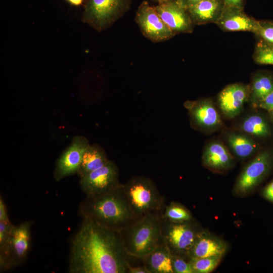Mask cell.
<instances>
[{
  "mask_svg": "<svg viewBox=\"0 0 273 273\" xmlns=\"http://www.w3.org/2000/svg\"><path fill=\"white\" fill-rule=\"evenodd\" d=\"M215 23L225 31H250L256 33L259 21L248 16L243 9L224 6Z\"/></svg>",
  "mask_w": 273,
  "mask_h": 273,
  "instance_id": "16",
  "label": "cell"
},
{
  "mask_svg": "<svg viewBox=\"0 0 273 273\" xmlns=\"http://www.w3.org/2000/svg\"><path fill=\"white\" fill-rule=\"evenodd\" d=\"M271 118L273 120V110L269 111Z\"/></svg>",
  "mask_w": 273,
  "mask_h": 273,
  "instance_id": "37",
  "label": "cell"
},
{
  "mask_svg": "<svg viewBox=\"0 0 273 273\" xmlns=\"http://www.w3.org/2000/svg\"><path fill=\"white\" fill-rule=\"evenodd\" d=\"M223 257L212 256L191 258L188 259L194 273H209L220 264Z\"/></svg>",
  "mask_w": 273,
  "mask_h": 273,
  "instance_id": "25",
  "label": "cell"
},
{
  "mask_svg": "<svg viewBox=\"0 0 273 273\" xmlns=\"http://www.w3.org/2000/svg\"><path fill=\"white\" fill-rule=\"evenodd\" d=\"M66 1L71 6L78 7L82 5L83 0H66Z\"/></svg>",
  "mask_w": 273,
  "mask_h": 273,
  "instance_id": "35",
  "label": "cell"
},
{
  "mask_svg": "<svg viewBox=\"0 0 273 273\" xmlns=\"http://www.w3.org/2000/svg\"><path fill=\"white\" fill-rule=\"evenodd\" d=\"M10 220L7 208L2 196L0 198V221Z\"/></svg>",
  "mask_w": 273,
  "mask_h": 273,
  "instance_id": "31",
  "label": "cell"
},
{
  "mask_svg": "<svg viewBox=\"0 0 273 273\" xmlns=\"http://www.w3.org/2000/svg\"><path fill=\"white\" fill-rule=\"evenodd\" d=\"M261 195L273 204V179L263 188Z\"/></svg>",
  "mask_w": 273,
  "mask_h": 273,
  "instance_id": "30",
  "label": "cell"
},
{
  "mask_svg": "<svg viewBox=\"0 0 273 273\" xmlns=\"http://www.w3.org/2000/svg\"><path fill=\"white\" fill-rule=\"evenodd\" d=\"M120 184L118 167L110 160L101 168L79 178L81 190L89 197L106 193Z\"/></svg>",
  "mask_w": 273,
  "mask_h": 273,
  "instance_id": "10",
  "label": "cell"
},
{
  "mask_svg": "<svg viewBox=\"0 0 273 273\" xmlns=\"http://www.w3.org/2000/svg\"><path fill=\"white\" fill-rule=\"evenodd\" d=\"M123 189L136 218L150 213L161 212L164 198L155 183L150 178L133 176L123 184Z\"/></svg>",
  "mask_w": 273,
  "mask_h": 273,
  "instance_id": "4",
  "label": "cell"
},
{
  "mask_svg": "<svg viewBox=\"0 0 273 273\" xmlns=\"http://www.w3.org/2000/svg\"><path fill=\"white\" fill-rule=\"evenodd\" d=\"M258 107L268 111L273 110V91L268 94L257 105Z\"/></svg>",
  "mask_w": 273,
  "mask_h": 273,
  "instance_id": "29",
  "label": "cell"
},
{
  "mask_svg": "<svg viewBox=\"0 0 273 273\" xmlns=\"http://www.w3.org/2000/svg\"><path fill=\"white\" fill-rule=\"evenodd\" d=\"M32 222L26 221L14 225L8 241L0 250L1 272L23 263L30 250Z\"/></svg>",
  "mask_w": 273,
  "mask_h": 273,
  "instance_id": "6",
  "label": "cell"
},
{
  "mask_svg": "<svg viewBox=\"0 0 273 273\" xmlns=\"http://www.w3.org/2000/svg\"><path fill=\"white\" fill-rule=\"evenodd\" d=\"M135 21L143 35L153 42L169 40L175 35L161 19L154 6L146 1L139 6Z\"/></svg>",
  "mask_w": 273,
  "mask_h": 273,
  "instance_id": "9",
  "label": "cell"
},
{
  "mask_svg": "<svg viewBox=\"0 0 273 273\" xmlns=\"http://www.w3.org/2000/svg\"><path fill=\"white\" fill-rule=\"evenodd\" d=\"M182 7L186 10L190 7L196 4L202 0H175Z\"/></svg>",
  "mask_w": 273,
  "mask_h": 273,
  "instance_id": "34",
  "label": "cell"
},
{
  "mask_svg": "<svg viewBox=\"0 0 273 273\" xmlns=\"http://www.w3.org/2000/svg\"><path fill=\"white\" fill-rule=\"evenodd\" d=\"M161 216L173 222H183L193 220L191 213L186 207L178 203L172 202L166 206Z\"/></svg>",
  "mask_w": 273,
  "mask_h": 273,
  "instance_id": "24",
  "label": "cell"
},
{
  "mask_svg": "<svg viewBox=\"0 0 273 273\" xmlns=\"http://www.w3.org/2000/svg\"><path fill=\"white\" fill-rule=\"evenodd\" d=\"M159 16L175 34L191 33L194 24L187 10L176 1L157 4L154 6Z\"/></svg>",
  "mask_w": 273,
  "mask_h": 273,
  "instance_id": "14",
  "label": "cell"
},
{
  "mask_svg": "<svg viewBox=\"0 0 273 273\" xmlns=\"http://www.w3.org/2000/svg\"><path fill=\"white\" fill-rule=\"evenodd\" d=\"M249 96L250 86L243 83L231 84L223 88L218 95L217 102L224 117L232 119L239 115Z\"/></svg>",
  "mask_w": 273,
  "mask_h": 273,
  "instance_id": "13",
  "label": "cell"
},
{
  "mask_svg": "<svg viewBox=\"0 0 273 273\" xmlns=\"http://www.w3.org/2000/svg\"><path fill=\"white\" fill-rule=\"evenodd\" d=\"M163 239L172 254L187 259V254L200 231L193 220L183 222H173L161 216Z\"/></svg>",
  "mask_w": 273,
  "mask_h": 273,
  "instance_id": "8",
  "label": "cell"
},
{
  "mask_svg": "<svg viewBox=\"0 0 273 273\" xmlns=\"http://www.w3.org/2000/svg\"><path fill=\"white\" fill-rule=\"evenodd\" d=\"M78 214L109 228L121 231L136 218L123 189V184L102 195L89 197L81 202Z\"/></svg>",
  "mask_w": 273,
  "mask_h": 273,
  "instance_id": "2",
  "label": "cell"
},
{
  "mask_svg": "<svg viewBox=\"0 0 273 273\" xmlns=\"http://www.w3.org/2000/svg\"><path fill=\"white\" fill-rule=\"evenodd\" d=\"M120 231L82 218L70 246V273H126L130 264Z\"/></svg>",
  "mask_w": 273,
  "mask_h": 273,
  "instance_id": "1",
  "label": "cell"
},
{
  "mask_svg": "<svg viewBox=\"0 0 273 273\" xmlns=\"http://www.w3.org/2000/svg\"><path fill=\"white\" fill-rule=\"evenodd\" d=\"M109 160L99 145H89L85 151L77 171L79 178L104 166Z\"/></svg>",
  "mask_w": 273,
  "mask_h": 273,
  "instance_id": "21",
  "label": "cell"
},
{
  "mask_svg": "<svg viewBox=\"0 0 273 273\" xmlns=\"http://www.w3.org/2000/svg\"><path fill=\"white\" fill-rule=\"evenodd\" d=\"M235 162V158L224 144L214 140L205 147L202 155L203 165L210 170L222 173L231 169Z\"/></svg>",
  "mask_w": 273,
  "mask_h": 273,
  "instance_id": "15",
  "label": "cell"
},
{
  "mask_svg": "<svg viewBox=\"0 0 273 273\" xmlns=\"http://www.w3.org/2000/svg\"><path fill=\"white\" fill-rule=\"evenodd\" d=\"M224 6L243 9L244 0H221Z\"/></svg>",
  "mask_w": 273,
  "mask_h": 273,
  "instance_id": "32",
  "label": "cell"
},
{
  "mask_svg": "<svg viewBox=\"0 0 273 273\" xmlns=\"http://www.w3.org/2000/svg\"><path fill=\"white\" fill-rule=\"evenodd\" d=\"M173 273H194L189 260L179 255L172 254Z\"/></svg>",
  "mask_w": 273,
  "mask_h": 273,
  "instance_id": "27",
  "label": "cell"
},
{
  "mask_svg": "<svg viewBox=\"0 0 273 273\" xmlns=\"http://www.w3.org/2000/svg\"><path fill=\"white\" fill-rule=\"evenodd\" d=\"M224 5L221 0H202L187 10L194 25L215 23Z\"/></svg>",
  "mask_w": 273,
  "mask_h": 273,
  "instance_id": "18",
  "label": "cell"
},
{
  "mask_svg": "<svg viewBox=\"0 0 273 273\" xmlns=\"http://www.w3.org/2000/svg\"><path fill=\"white\" fill-rule=\"evenodd\" d=\"M228 249L226 243L205 231H200L187 254V259L212 256L223 257Z\"/></svg>",
  "mask_w": 273,
  "mask_h": 273,
  "instance_id": "17",
  "label": "cell"
},
{
  "mask_svg": "<svg viewBox=\"0 0 273 273\" xmlns=\"http://www.w3.org/2000/svg\"><path fill=\"white\" fill-rule=\"evenodd\" d=\"M261 39L273 44V22L259 21V27L255 33Z\"/></svg>",
  "mask_w": 273,
  "mask_h": 273,
  "instance_id": "28",
  "label": "cell"
},
{
  "mask_svg": "<svg viewBox=\"0 0 273 273\" xmlns=\"http://www.w3.org/2000/svg\"><path fill=\"white\" fill-rule=\"evenodd\" d=\"M188 110L191 122L197 128L211 131L219 128L222 121L212 101L209 99L187 101L184 103Z\"/></svg>",
  "mask_w": 273,
  "mask_h": 273,
  "instance_id": "12",
  "label": "cell"
},
{
  "mask_svg": "<svg viewBox=\"0 0 273 273\" xmlns=\"http://www.w3.org/2000/svg\"><path fill=\"white\" fill-rule=\"evenodd\" d=\"M253 59L259 64L273 65V44L261 39L255 47Z\"/></svg>",
  "mask_w": 273,
  "mask_h": 273,
  "instance_id": "26",
  "label": "cell"
},
{
  "mask_svg": "<svg viewBox=\"0 0 273 273\" xmlns=\"http://www.w3.org/2000/svg\"><path fill=\"white\" fill-rule=\"evenodd\" d=\"M143 261L149 273H173L172 254L164 240Z\"/></svg>",
  "mask_w": 273,
  "mask_h": 273,
  "instance_id": "19",
  "label": "cell"
},
{
  "mask_svg": "<svg viewBox=\"0 0 273 273\" xmlns=\"http://www.w3.org/2000/svg\"><path fill=\"white\" fill-rule=\"evenodd\" d=\"M131 0H86L82 22L101 32L111 27L130 8Z\"/></svg>",
  "mask_w": 273,
  "mask_h": 273,
  "instance_id": "5",
  "label": "cell"
},
{
  "mask_svg": "<svg viewBox=\"0 0 273 273\" xmlns=\"http://www.w3.org/2000/svg\"><path fill=\"white\" fill-rule=\"evenodd\" d=\"M224 138L233 153L240 159L248 158L256 150L257 145L254 140L243 131H226Z\"/></svg>",
  "mask_w": 273,
  "mask_h": 273,
  "instance_id": "20",
  "label": "cell"
},
{
  "mask_svg": "<svg viewBox=\"0 0 273 273\" xmlns=\"http://www.w3.org/2000/svg\"><path fill=\"white\" fill-rule=\"evenodd\" d=\"M160 214L150 213L137 218L120 231L128 256L143 260L163 240Z\"/></svg>",
  "mask_w": 273,
  "mask_h": 273,
  "instance_id": "3",
  "label": "cell"
},
{
  "mask_svg": "<svg viewBox=\"0 0 273 273\" xmlns=\"http://www.w3.org/2000/svg\"><path fill=\"white\" fill-rule=\"evenodd\" d=\"M89 145L88 140L83 136H75L72 139L71 144L56 161L53 173L56 181L77 174L84 153Z\"/></svg>",
  "mask_w": 273,
  "mask_h": 273,
  "instance_id": "11",
  "label": "cell"
},
{
  "mask_svg": "<svg viewBox=\"0 0 273 273\" xmlns=\"http://www.w3.org/2000/svg\"><path fill=\"white\" fill-rule=\"evenodd\" d=\"M272 91L273 76L266 73H257L252 79L249 100L254 106L257 107L258 104Z\"/></svg>",
  "mask_w": 273,
  "mask_h": 273,
  "instance_id": "22",
  "label": "cell"
},
{
  "mask_svg": "<svg viewBox=\"0 0 273 273\" xmlns=\"http://www.w3.org/2000/svg\"><path fill=\"white\" fill-rule=\"evenodd\" d=\"M128 273H149L145 265L139 266H132L130 264L128 267Z\"/></svg>",
  "mask_w": 273,
  "mask_h": 273,
  "instance_id": "33",
  "label": "cell"
},
{
  "mask_svg": "<svg viewBox=\"0 0 273 273\" xmlns=\"http://www.w3.org/2000/svg\"><path fill=\"white\" fill-rule=\"evenodd\" d=\"M240 129L245 133L257 138H266L271 134L269 123L259 114H252L246 117L241 123Z\"/></svg>",
  "mask_w": 273,
  "mask_h": 273,
  "instance_id": "23",
  "label": "cell"
},
{
  "mask_svg": "<svg viewBox=\"0 0 273 273\" xmlns=\"http://www.w3.org/2000/svg\"><path fill=\"white\" fill-rule=\"evenodd\" d=\"M273 167V151L265 150L257 154L243 168L234 185L233 193L238 197L250 195Z\"/></svg>",
  "mask_w": 273,
  "mask_h": 273,
  "instance_id": "7",
  "label": "cell"
},
{
  "mask_svg": "<svg viewBox=\"0 0 273 273\" xmlns=\"http://www.w3.org/2000/svg\"><path fill=\"white\" fill-rule=\"evenodd\" d=\"M152 1H153V2L155 3H157L158 4H162V3H166V2H168L170 1H175V0H152Z\"/></svg>",
  "mask_w": 273,
  "mask_h": 273,
  "instance_id": "36",
  "label": "cell"
}]
</instances>
